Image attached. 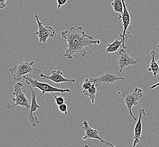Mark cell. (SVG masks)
Returning <instances> with one entry per match:
<instances>
[{
  "mask_svg": "<svg viewBox=\"0 0 159 147\" xmlns=\"http://www.w3.org/2000/svg\"><path fill=\"white\" fill-rule=\"evenodd\" d=\"M61 36L67 41V44L65 45L67 46V49L64 56L69 59H72V56L76 53L82 56H85L86 46H90L92 49L96 51L98 49L94 45L97 46L101 44L100 40H95L93 37L86 34L81 27H71L69 30L62 31Z\"/></svg>",
  "mask_w": 159,
  "mask_h": 147,
  "instance_id": "6da1fadb",
  "label": "cell"
},
{
  "mask_svg": "<svg viewBox=\"0 0 159 147\" xmlns=\"http://www.w3.org/2000/svg\"><path fill=\"white\" fill-rule=\"evenodd\" d=\"M26 83L30 87L32 88H36L39 89L41 91V94L39 96V97L41 100L43 97L45 93H51L52 94L57 92V93H70L72 91V90L69 88H58L57 87H55L53 86L50 85L48 83L40 82L37 79H34L31 75H28L27 77H23Z\"/></svg>",
  "mask_w": 159,
  "mask_h": 147,
  "instance_id": "7a4b0ae2",
  "label": "cell"
},
{
  "mask_svg": "<svg viewBox=\"0 0 159 147\" xmlns=\"http://www.w3.org/2000/svg\"><path fill=\"white\" fill-rule=\"evenodd\" d=\"M34 61L22 62L19 61L18 64H15L13 68L10 69L9 71L12 75L14 79L17 81H20L21 78L25 75H31L32 74H36L40 75L41 70L39 69L34 68L33 65Z\"/></svg>",
  "mask_w": 159,
  "mask_h": 147,
  "instance_id": "3957f363",
  "label": "cell"
},
{
  "mask_svg": "<svg viewBox=\"0 0 159 147\" xmlns=\"http://www.w3.org/2000/svg\"><path fill=\"white\" fill-rule=\"evenodd\" d=\"M118 94L122 96V98L125 101L126 106L128 109L130 116L135 121H137V118L132 112V108L135 105H138L139 101L143 97V90L141 88H135L134 91L133 93H129L128 90H126L122 92H119Z\"/></svg>",
  "mask_w": 159,
  "mask_h": 147,
  "instance_id": "277c9868",
  "label": "cell"
},
{
  "mask_svg": "<svg viewBox=\"0 0 159 147\" xmlns=\"http://www.w3.org/2000/svg\"><path fill=\"white\" fill-rule=\"evenodd\" d=\"M23 87V84L20 82H18L15 85L14 88V92L12 93V94L15 96V97L12 99L13 104L8 105L6 107L7 109H10L16 106H20L22 107H25L28 109H30L31 104L30 101L22 91V88Z\"/></svg>",
  "mask_w": 159,
  "mask_h": 147,
  "instance_id": "5b68a950",
  "label": "cell"
},
{
  "mask_svg": "<svg viewBox=\"0 0 159 147\" xmlns=\"http://www.w3.org/2000/svg\"><path fill=\"white\" fill-rule=\"evenodd\" d=\"M34 16L38 26V31L36 32V35L39 37L40 43L45 44L47 45V41L49 37L55 38L57 37L56 31L50 26H44L43 22L40 21L36 12H34Z\"/></svg>",
  "mask_w": 159,
  "mask_h": 147,
  "instance_id": "8992f818",
  "label": "cell"
},
{
  "mask_svg": "<svg viewBox=\"0 0 159 147\" xmlns=\"http://www.w3.org/2000/svg\"><path fill=\"white\" fill-rule=\"evenodd\" d=\"M81 124L83 125V129L85 131V135L83 138L84 140L86 139H96L101 141L102 143L106 145L107 147H116L110 141H106L104 139L101 138L99 136V132L97 130L90 127L89 125V123L86 120L84 121Z\"/></svg>",
  "mask_w": 159,
  "mask_h": 147,
  "instance_id": "52a82bcc",
  "label": "cell"
},
{
  "mask_svg": "<svg viewBox=\"0 0 159 147\" xmlns=\"http://www.w3.org/2000/svg\"><path fill=\"white\" fill-rule=\"evenodd\" d=\"M123 5H124V12L121 14H120L119 16V19H122V26L124 27L123 32H120V36L122 37L124 40L125 43L127 42L128 39L132 36V35H128L126 34V31L128 28L129 25H130V15L127 6L126 5L125 0H122Z\"/></svg>",
  "mask_w": 159,
  "mask_h": 147,
  "instance_id": "ba28073f",
  "label": "cell"
},
{
  "mask_svg": "<svg viewBox=\"0 0 159 147\" xmlns=\"http://www.w3.org/2000/svg\"><path fill=\"white\" fill-rule=\"evenodd\" d=\"M31 89V93H32V100H31V107H30V111L28 116L30 124L33 127H36L40 124V120L37 116H34V113L38 109H40V107L37 104V92L34 91L32 88L30 87Z\"/></svg>",
  "mask_w": 159,
  "mask_h": 147,
  "instance_id": "9c48e42d",
  "label": "cell"
},
{
  "mask_svg": "<svg viewBox=\"0 0 159 147\" xmlns=\"http://www.w3.org/2000/svg\"><path fill=\"white\" fill-rule=\"evenodd\" d=\"M119 57L118 59V65L119 66L120 73H121L124 69L132 65H135L138 63L140 58L138 59L135 60L134 58H132L130 55L126 52L125 49L121 48L120 50Z\"/></svg>",
  "mask_w": 159,
  "mask_h": 147,
  "instance_id": "30bf717a",
  "label": "cell"
},
{
  "mask_svg": "<svg viewBox=\"0 0 159 147\" xmlns=\"http://www.w3.org/2000/svg\"><path fill=\"white\" fill-rule=\"evenodd\" d=\"M40 77L43 78V79L49 80L52 82L55 83L57 86L56 87L58 86L59 84L66 82L69 83H75L76 82V80L75 79H68L67 78H65L63 77V73L61 70H52V75L48 76L45 75L43 74H41Z\"/></svg>",
  "mask_w": 159,
  "mask_h": 147,
  "instance_id": "8fae6325",
  "label": "cell"
},
{
  "mask_svg": "<svg viewBox=\"0 0 159 147\" xmlns=\"http://www.w3.org/2000/svg\"><path fill=\"white\" fill-rule=\"evenodd\" d=\"M146 116V110L144 109H141L139 110V118L135 124L134 131V141L133 143V147H135L139 143L141 139L142 132V120L144 116Z\"/></svg>",
  "mask_w": 159,
  "mask_h": 147,
  "instance_id": "7c38bea8",
  "label": "cell"
},
{
  "mask_svg": "<svg viewBox=\"0 0 159 147\" xmlns=\"http://www.w3.org/2000/svg\"><path fill=\"white\" fill-rule=\"evenodd\" d=\"M125 78L118 77L116 75L111 73H107L101 75L98 78H93V81L97 86L99 83H103V84H111L116 82L117 80H125Z\"/></svg>",
  "mask_w": 159,
  "mask_h": 147,
  "instance_id": "4fadbf2b",
  "label": "cell"
},
{
  "mask_svg": "<svg viewBox=\"0 0 159 147\" xmlns=\"http://www.w3.org/2000/svg\"><path fill=\"white\" fill-rule=\"evenodd\" d=\"M125 44V43L123 39V38L122 37L120 36V38L116 39L115 40L113 43L107 44L106 52L107 53H112L117 52V50L119 49L120 48L125 49L126 48Z\"/></svg>",
  "mask_w": 159,
  "mask_h": 147,
  "instance_id": "5bb4252c",
  "label": "cell"
},
{
  "mask_svg": "<svg viewBox=\"0 0 159 147\" xmlns=\"http://www.w3.org/2000/svg\"><path fill=\"white\" fill-rule=\"evenodd\" d=\"M150 55L152 57V59L150 64V66L148 69V72H152L154 77L156 78L157 74H159V66L157 61L155 60V56L156 53L155 50H152L150 52Z\"/></svg>",
  "mask_w": 159,
  "mask_h": 147,
  "instance_id": "9a60e30c",
  "label": "cell"
},
{
  "mask_svg": "<svg viewBox=\"0 0 159 147\" xmlns=\"http://www.w3.org/2000/svg\"><path fill=\"white\" fill-rule=\"evenodd\" d=\"M97 85L95 84V83H93L92 87L88 90H83V93L84 95L89 97V98L90 99L92 104L95 103V99L96 97V93H97Z\"/></svg>",
  "mask_w": 159,
  "mask_h": 147,
  "instance_id": "2e32d148",
  "label": "cell"
},
{
  "mask_svg": "<svg viewBox=\"0 0 159 147\" xmlns=\"http://www.w3.org/2000/svg\"><path fill=\"white\" fill-rule=\"evenodd\" d=\"M111 5L115 12H119L120 14L123 13L124 5L122 0H113Z\"/></svg>",
  "mask_w": 159,
  "mask_h": 147,
  "instance_id": "e0dca14e",
  "label": "cell"
},
{
  "mask_svg": "<svg viewBox=\"0 0 159 147\" xmlns=\"http://www.w3.org/2000/svg\"><path fill=\"white\" fill-rule=\"evenodd\" d=\"M94 83L93 81V78L86 79L84 80L82 85V88L84 90H88L92 87L93 84Z\"/></svg>",
  "mask_w": 159,
  "mask_h": 147,
  "instance_id": "ac0fdd59",
  "label": "cell"
},
{
  "mask_svg": "<svg viewBox=\"0 0 159 147\" xmlns=\"http://www.w3.org/2000/svg\"><path fill=\"white\" fill-rule=\"evenodd\" d=\"M52 95H53L54 99H55L56 104L58 106H60V105L64 104V98L63 96H57L54 93H52Z\"/></svg>",
  "mask_w": 159,
  "mask_h": 147,
  "instance_id": "d6986e66",
  "label": "cell"
},
{
  "mask_svg": "<svg viewBox=\"0 0 159 147\" xmlns=\"http://www.w3.org/2000/svg\"><path fill=\"white\" fill-rule=\"evenodd\" d=\"M58 109L61 113L64 114L65 115H67L68 107L67 104H66L64 103L63 104L61 105H60V106H58Z\"/></svg>",
  "mask_w": 159,
  "mask_h": 147,
  "instance_id": "ffe728a7",
  "label": "cell"
},
{
  "mask_svg": "<svg viewBox=\"0 0 159 147\" xmlns=\"http://www.w3.org/2000/svg\"><path fill=\"white\" fill-rule=\"evenodd\" d=\"M68 0H57V7L58 9H60L61 7V6L64 5L66 3H67Z\"/></svg>",
  "mask_w": 159,
  "mask_h": 147,
  "instance_id": "44dd1931",
  "label": "cell"
},
{
  "mask_svg": "<svg viewBox=\"0 0 159 147\" xmlns=\"http://www.w3.org/2000/svg\"><path fill=\"white\" fill-rule=\"evenodd\" d=\"M7 0H0V8L2 10L5 9L6 6V1Z\"/></svg>",
  "mask_w": 159,
  "mask_h": 147,
  "instance_id": "7402d4cb",
  "label": "cell"
},
{
  "mask_svg": "<svg viewBox=\"0 0 159 147\" xmlns=\"http://www.w3.org/2000/svg\"><path fill=\"white\" fill-rule=\"evenodd\" d=\"M158 86H159V82L158 83H156V84H153L152 86H151V87H150V89H155V88H156V87H158Z\"/></svg>",
  "mask_w": 159,
  "mask_h": 147,
  "instance_id": "603a6c76",
  "label": "cell"
},
{
  "mask_svg": "<svg viewBox=\"0 0 159 147\" xmlns=\"http://www.w3.org/2000/svg\"><path fill=\"white\" fill-rule=\"evenodd\" d=\"M89 144L88 143V144H86V143H85V144H84V146H83V147H89Z\"/></svg>",
  "mask_w": 159,
  "mask_h": 147,
  "instance_id": "cb8c5ba5",
  "label": "cell"
},
{
  "mask_svg": "<svg viewBox=\"0 0 159 147\" xmlns=\"http://www.w3.org/2000/svg\"><path fill=\"white\" fill-rule=\"evenodd\" d=\"M157 64H159V59L157 60Z\"/></svg>",
  "mask_w": 159,
  "mask_h": 147,
  "instance_id": "d4e9b609",
  "label": "cell"
},
{
  "mask_svg": "<svg viewBox=\"0 0 159 147\" xmlns=\"http://www.w3.org/2000/svg\"><path fill=\"white\" fill-rule=\"evenodd\" d=\"M157 47H158V48H159V44H158V45H157Z\"/></svg>",
  "mask_w": 159,
  "mask_h": 147,
  "instance_id": "484cf974",
  "label": "cell"
}]
</instances>
